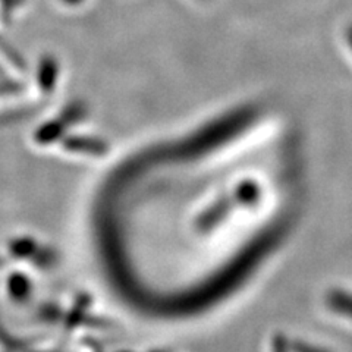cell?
I'll return each mask as SVG.
<instances>
[{"label": "cell", "instance_id": "6da1fadb", "mask_svg": "<svg viewBox=\"0 0 352 352\" xmlns=\"http://www.w3.org/2000/svg\"><path fill=\"white\" fill-rule=\"evenodd\" d=\"M329 305L333 311L352 318V294L348 291L336 289L329 295Z\"/></svg>", "mask_w": 352, "mask_h": 352}]
</instances>
